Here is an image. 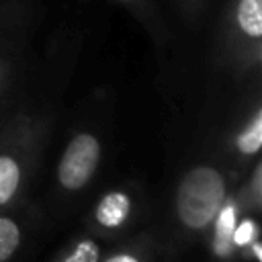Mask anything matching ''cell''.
I'll list each match as a JSON object with an SVG mask.
<instances>
[{"label":"cell","instance_id":"cell-1","mask_svg":"<svg viewBox=\"0 0 262 262\" xmlns=\"http://www.w3.org/2000/svg\"><path fill=\"white\" fill-rule=\"evenodd\" d=\"M223 174L207 164L190 168L176 188V215L178 221L192 231L205 229L219 213L225 201Z\"/></svg>","mask_w":262,"mask_h":262},{"label":"cell","instance_id":"cell-2","mask_svg":"<svg viewBox=\"0 0 262 262\" xmlns=\"http://www.w3.org/2000/svg\"><path fill=\"white\" fill-rule=\"evenodd\" d=\"M98 160H100V141L96 139V135L88 131L74 135L66 145L57 166L59 184L66 190H80L94 176L98 168Z\"/></svg>","mask_w":262,"mask_h":262},{"label":"cell","instance_id":"cell-3","mask_svg":"<svg viewBox=\"0 0 262 262\" xmlns=\"http://www.w3.org/2000/svg\"><path fill=\"white\" fill-rule=\"evenodd\" d=\"M129 209H131V201L123 192H111L96 207V221L102 227H117L125 221Z\"/></svg>","mask_w":262,"mask_h":262},{"label":"cell","instance_id":"cell-4","mask_svg":"<svg viewBox=\"0 0 262 262\" xmlns=\"http://www.w3.org/2000/svg\"><path fill=\"white\" fill-rule=\"evenodd\" d=\"M237 25L252 39L262 37V0H239Z\"/></svg>","mask_w":262,"mask_h":262},{"label":"cell","instance_id":"cell-5","mask_svg":"<svg viewBox=\"0 0 262 262\" xmlns=\"http://www.w3.org/2000/svg\"><path fill=\"white\" fill-rule=\"evenodd\" d=\"M18 184H20L18 162L8 154H0V207L14 196Z\"/></svg>","mask_w":262,"mask_h":262},{"label":"cell","instance_id":"cell-6","mask_svg":"<svg viewBox=\"0 0 262 262\" xmlns=\"http://www.w3.org/2000/svg\"><path fill=\"white\" fill-rule=\"evenodd\" d=\"M20 244V227L10 217H0V262H6Z\"/></svg>","mask_w":262,"mask_h":262},{"label":"cell","instance_id":"cell-7","mask_svg":"<svg viewBox=\"0 0 262 262\" xmlns=\"http://www.w3.org/2000/svg\"><path fill=\"white\" fill-rule=\"evenodd\" d=\"M262 143V117L260 113L252 119L250 127L237 137V147L244 151V154H256L258 147Z\"/></svg>","mask_w":262,"mask_h":262},{"label":"cell","instance_id":"cell-8","mask_svg":"<svg viewBox=\"0 0 262 262\" xmlns=\"http://www.w3.org/2000/svg\"><path fill=\"white\" fill-rule=\"evenodd\" d=\"M98 256H100L98 244L92 239H82L72 250H68L59 262H98Z\"/></svg>","mask_w":262,"mask_h":262},{"label":"cell","instance_id":"cell-9","mask_svg":"<svg viewBox=\"0 0 262 262\" xmlns=\"http://www.w3.org/2000/svg\"><path fill=\"white\" fill-rule=\"evenodd\" d=\"M231 231H233V207H225L217 221V235L221 239H229Z\"/></svg>","mask_w":262,"mask_h":262},{"label":"cell","instance_id":"cell-10","mask_svg":"<svg viewBox=\"0 0 262 262\" xmlns=\"http://www.w3.org/2000/svg\"><path fill=\"white\" fill-rule=\"evenodd\" d=\"M254 233H256L254 223H252V221H244V223L233 231V239H235V244L244 246V244H248V242L254 237Z\"/></svg>","mask_w":262,"mask_h":262},{"label":"cell","instance_id":"cell-11","mask_svg":"<svg viewBox=\"0 0 262 262\" xmlns=\"http://www.w3.org/2000/svg\"><path fill=\"white\" fill-rule=\"evenodd\" d=\"M104 262H141L137 256H133V254H127V252H119V254H115V256H111V258H106Z\"/></svg>","mask_w":262,"mask_h":262},{"label":"cell","instance_id":"cell-12","mask_svg":"<svg viewBox=\"0 0 262 262\" xmlns=\"http://www.w3.org/2000/svg\"><path fill=\"white\" fill-rule=\"evenodd\" d=\"M121 2H129V0H121Z\"/></svg>","mask_w":262,"mask_h":262}]
</instances>
